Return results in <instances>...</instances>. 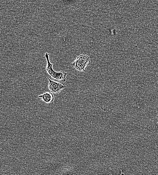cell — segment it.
Segmentation results:
<instances>
[{
    "instance_id": "6da1fadb",
    "label": "cell",
    "mask_w": 158,
    "mask_h": 175,
    "mask_svg": "<svg viewBox=\"0 0 158 175\" xmlns=\"http://www.w3.org/2000/svg\"><path fill=\"white\" fill-rule=\"evenodd\" d=\"M45 56L47 62L46 70L48 75L55 81L66 82L67 73L63 71L59 72L55 71L53 67V64L50 61L49 54L46 53Z\"/></svg>"
},
{
    "instance_id": "7a4b0ae2",
    "label": "cell",
    "mask_w": 158,
    "mask_h": 175,
    "mask_svg": "<svg viewBox=\"0 0 158 175\" xmlns=\"http://www.w3.org/2000/svg\"><path fill=\"white\" fill-rule=\"evenodd\" d=\"M90 63V58L86 55H81L72 64L73 67L80 72L85 71V68Z\"/></svg>"
},
{
    "instance_id": "3957f363",
    "label": "cell",
    "mask_w": 158,
    "mask_h": 175,
    "mask_svg": "<svg viewBox=\"0 0 158 175\" xmlns=\"http://www.w3.org/2000/svg\"><path fill=\"white\" fill-rule=\"evenodd\" d=\"M48 80L49 82L48 89L52 93H58L66 87V86L63 83L52 81L49 78Z\"/></svg>"
},
{
    "instance_id": "277c9868",
    "label": "cell",
    "mask_w": 158,
    "mask_h": 175,
    "mask_svg": "<svg viewBox=\"0 0 158 175\" xmlns=\"http://www.w3.org/2000/svg\"><path fill=\"white\" fill-rule=\"evenodd\" d=\"M46 103H49L53 102L54 100V95L52 92H47L38 96Z\"/></svg>"
}]
</instances>
